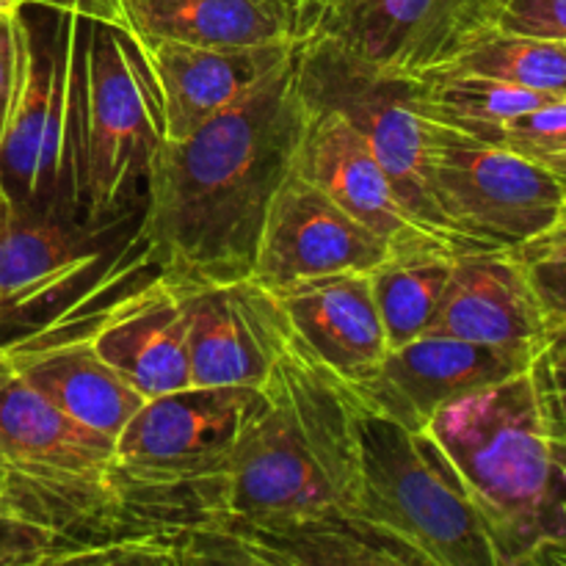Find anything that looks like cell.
<instances>
[{"label": "cell", "mask_w": 566, "mask_h": 566, "mask_svg": "<svg viewBox=\"0 0 566 566\" xmlns=\"http://www.w3.org/2000/svg\"><path fill=\"white\" fill-rule=\"evenodd\" d=\"M287 340L291 324L280 302L252 276L191 287V387H265Z\"/></svg>", "instance_id": "obj_13"}, {"label": "cell", "mask_w": 566, "mask_h": 566, "mask_svg": "<svg viewBox=\"0 0 566 566\" xmlns=\"http://www.w3.org/2000/svg\"><path fill=\"white\" fill-rule=\"evenodd\" d=\"M291 169L352 219L385 238L392 252L429 243L453 249L403 208L376 155L335 108L304 99V122Z\"/></svg>", "instance_id": "obj_14"}, {"label": "cell", "mask_w": 566, "mask_h": 566, "mask_svg": "<svg viewBox=\"0 0 566 566\" xmlns=\"http://www.w3.org/2000/svg\"><path fill=\"white\" fill-rule=\"evenodd\" d=\"M429 70L468 72L528 92L566 97V42L553 39L523 36L497 28H470L448 44Z\"/></svg>", "instance_id": "obj_22"}, {"label": "cell", "mask_w": 566, "mask_h": 566, "mask_svg": "<svg viewBox=\"0 0 566 566\" xmlns=\"http://www.w3.org/2000/svg\"><path fill=\"white\" fill-rule=\"evenodd\" d=\"M431 193L470 249H520L547 230L566 188L539 160L429 119Z\"/></svg>", "instance_id": "obj_8"}, {"label": "cell", "mask_w": 566, "mask_h": 566, "mask_svg": "<svg viewBox=\"0 0 566 566\" xmlns=\"http://www.w3.org/2000/svg\"><path fill=\"white\" fill-rule=\"evenodd\" d=\"M125 564L409 566L365 514L352 387L291 332L224 468Z\"/></svg>", "instance_id": "obj_1"}, {"label": "cell", "mask_w": 566, "mask_h": 566, "mask_svg": "<svg viewBox=\"0 0 566 566\" xmlns=\"http://www.w3.org/2000/svg\"><path fill=\"white\" fill-rule=\"evenodd\" d=\"M539 160L542 166H547V169L553 171V175L562 180V186L566 188V153H556V155H545V158H534Z\"/></svg>", "instance_id": "obj_33"}, {"label": "cell", "mask_w": 566, "mask_h": 566, "mask_svg": "<svg viewBox=\"0 0 566 566\" xmlns=\"http://www.w3.org/2000/svg\"><path fill=\"white\" fill-rule=\"evenodd\" d=\"M3 506L97 547V564L125 528L114 442L75 423L28 385L0 348Z\"/></svg>", "instance_id": "obj_4"}, {"label": "cell", "mask_w": 566, "mask_h": 566, "mask_svg": "<svg viewBox=\"0 0 566 566\" xmlns=\"http://www.w3.org/2000/svg\"><path fill=\"white\" fill-rule=\"evenodd\" d=\"M539 365V359H536ZM542 392H545V409H547V420H551L553 437L566 448V390H556V387L547 385L545 374H542Z\"/></svg>", "instance_id": "obj_32"}, {"label": "cell", "mask_w": 566, "mask_h": 566, "mask_svg": "<svg viewBox=\"0 0 566 566\" xmlns=\"http://www.w3.org/2000/svg\"><path fill=\"white\" fill-rule=\"evenodd\" d=\"M20 64H22L20 11H11V14H0V144H3L11 108H14L17 83H20Z\"/></svg>", "instance_id": "obj_29"}, {"label": "cell", "mask_w": 566, "mask_h": 566, "mask_svg": "<svg viewBox=\"0 0 566 566\" xmlns=\"http://www.w3.org/2000/svg\"><path fill=\"white\" fill-rule=\"evenodd\" d=\"M470 28H497L566 42V0H479L464 31Z\"/></svg>", "instance_id": "obj_27"}, {"label": "cell", "mask_w": 566, "mask_h": 566, "mask_svg": "<svg viewBox=\"0 0 566 566\" xmlns=\"http://www.w3.org/2000/svg\"><path fill=\"white\" fill-rule=\"evenodd\" d=\"M116 25L136 44H298V0H116Z\"/></svg>", "instance_id": "obj_21"}, {"label": "cell", "mask_w": 566, "mask_h": 566, "mask_svg": "<svg viewBox=\"0 0 566 566\" xmlns=\"http://www.w3.org/2000/svg\"><path fill=\"white\" fill-rule=\"evenodd\" d=\"M429 332L517 352H542L551 335L514 249L457 252Z\"/></svg>", "instance_id": "obj_17"}, {"label": "cell", "mask_w": 566, "mask_h": 566, "mask_svg": "<svg viewBox=\"0 0 566 566\" xmlns=\"http://www.w3.org/2000/svg\"><path fill=\"white\" fill-rule=\"evenodd\" d=\"M539 368L547 385L566 390V326H558L547 335L545 348L539 352Z\"/></svg>", "instance_id": "obj_30"}, {"label": "cell", "mask_w": 566, "mask_h": 566, "mask_svg": "<svg viewBox=\"0 0 566 566\" xmlns=\"http://www.w3.org/2000/svg\"><path fill=\"white\" fill-rule=\"evenodd\" d=\"M17 374L75 423L116 446L127 420L147 398L116 374L88 337V315L81 324H44L28 335L0 343Z\"/></svg>", "instance_id": "obj_16"}, {"label": "cell", "mask_w": 566, "mask_h": 566, "mask_svg": "<svg viewBox=\"0 0 566 566\" xmlns=\"http://www.w3.org/2000/svg\"><path fill=\"white\" fill-rule=\"evenodd\" d=\"M3 495H6V470L0 468V503H3Z\"/></svg>", "instance_id": "obj_35"}, {"label": "cell", "mask_w": 566, "mask_h": 566, "mask_svg": "<svg viewBox=\"0 0 566 566\" xmlns=\"http://www.w3.org/2000/svg\"><path fill=\"white\" fill-rule=\"evenodd\" d=\"M423 431L479 509L497 566L566 564V448L539 365L446 403Z\"/></svg>", "instance_id": "obj_3"}, {"label": "cell", "mask_w": 566, "mask_h": 566, "mask_svg": "<svg viewBox=\"0 0 566 566\" xmlns=\"http://www.w3.org/2000/svg\"><path fill=\"white\" fill-rule=\"evenodd\" d=\"M298 44L199 48L182 42L138 44L160 105L164 142H182L258 86Z\"/></svg>", "instance_id": "obj_18"}, {"label": "cell", "mask_w": 566, "mask_h": 566, "mask_svg": "<svg viewBox=\"0 0 566 566\" xmlns=\"http://www.w3.org/2000/svg\"><path fill=\"white\" fill-rule=\"evenodd\" d=\"M296 340L346 385H363L390 352L368 274L313 276L271 291Z\"/></svg>", "instance_id": "obj_19"}, {"label": "cell", "mask_w": 566, "mask_h": 566, "mask_svg": "<svg viewBox=\"0 0 566 566\" xmlns=\"http://www.w3.org/2000/svg\"><path fill=\"white\" fill-rule=\"evenodd\" d=\"M296 59L298 48L191 136L160 144L144 182V263L186 285L252 274L304 122Z\"/></svg>", "instance_id": "obj_2"}, {"label": "cell", "mask_w": 566, "mask_h": 566, "mask_svg": "<svg viewBox=\"0 0 566 566\" xmlns=\"http://www.w3.org/2000/svg\"><path fill=\"white\" fill-rule=\"evenodd\" d=\"M191 287L155 271L125 296L88 315V337L99 357L144 398L191 387L188 296Z\"/></svg>", "instance_id": "obj_15"}, {"label": "cell", "mask_w": 566, "mask_h": 566, "mask_svg": "<svg viewBox=\"0 0 566 566\" xmlns=\"http://www.w3.org/2000/svg\"><path fill=\"white\" fill-rule=\"evenodd\" d=\"M354 429L365 514L409 566H497L479 509L426 431H409L357 396Z\"/></svg>", "instance_id": "obj_5"}, {"label": "cell", "mask_w": 566, "mask_h": 566, "mask_svg": "<svg viewBox=\"0 0 566 566\" xmlns=\"http://www.w3.org/2000/svg\"><path fill=\"white\" fill-rule=\"evenodd\" d=\"M298 3H302V0H298Z\"/></svg>", "instance_id": "obj_37"}, {"label": "cell", "mask_w": 566, "mask_h": 566, "mask_svg": "<svg viewBox=\"0 0 566 566\" xmlns=\"http://www.w3.org/2000/svg\"><path fill=\"white\" fill-rule=\"evenodd\" d=\"M28 0H0V14H11V11H20Z\"/></svg>", "instance_id": "obj_34"}, {"label": "cell", "mask_w": 566, "mask_h": 566, "mask_svg": "<svg viewBox=\"0 0 566 566\" xmlns=\"http://www.w3.org/2000/svg\"><path fill=\"white\" fill-rule=\"evenodd\" d=\"M28 3L72 11V14L88 17V20L116 22V0H28Z\"/></svg>", "instance_id": "obj_31"}, {"label": "cell", "mask_w": 566, "mask_h": 566, "mask_svg": "<svg viewBox=\"0 0 566 566\" xmlns=\"http://www.w3.org/2000/svg\"><path fill=\"white\" fill-rule=\"evenodd\" d=\"M545 313L547 329L566 326V205L534 241L514 249Z\"/></svg>", "instance_id": "obj_26"}, {"label": "cell", "mask_w": 566, "mask_h": 566, "mask_svg": "<svg viewBox=\"0 0 566 566\" xmlns=\"http://www.w3.org/2000/svg\"><path fill=\"white\" fill-rule=\"evenodd\" d=\"M92 230L70 213L20 208L0 197V324L72 285L97 263Z\"/></svg>", "instance_id": "obj_20"}, {"label": "cell", "mask_w": 566, "mask_h": 566, "mask_svg": "<svg viewBox=\"0 0 566 566\" xmlns=\"http://www.w3.org/2000/svg\"><path fill=\"white\" fill-rule=\"evenodd\" d=\"M539 352L492 348L448 335H426L390 348L363 385H348L359 401L409 431H423L446 403L523 374Z\"/></svg>", "instance_id": "obj_12"}, {"label": "cell", "mask_w": 566, "mask_h": 566, "mask_svg": "<svg viewBox=\"0 0 566 566\" xmlns=\"http://www.w3.org/2000/svg\"><path fill=\"white\" fill-rule=\"evenodd\" d=\"M392 252L385 238L287 171L271 197L254 249L252 280L269 291L326 274H370Z\"/></svg>", "instance_id": "obj_11"}, {"label": "cell", "mask_w": 566, "mask_h": 566, "mask_svg": "<svg viewBox=\"0 0 566 566\" xmlns=\"http://www.w3.org/2000/svg\"><path fill=\"white\" fill-rule=\"evenodd\" d=\"M0 197H3V188H0Z\"/></svg>", "instance_id": "obj_36"}, {"label": "cell", "mask_w": 566, "mask_h": 566, "mask_svg": "<svg viewBox=\"0 0 566 566\" xmlns=\"http://www.w3.org/2000/svg\"><path fill=\"white\" fill-rule=\"evenodd\" d=\"M164 144L160 105L138 44L116 22H83L75 216L105 230L144 191Z\"/></svg>", "instance_id": "obj_6"}, {"label": "cell", "mask_w": 566, "mask_h": 566, "mask_svg": "<svg viewBox=\"0 0 566 566\" xmlns=\"http://www.w3.org/2000/svg\"><path fill=\"white\" fill-rule=\"evenodd\" d=\"M497 144L528 158L566 153V97H553L514 116L501 130Z\"/></svg>", "instance_id": "obj_28"}, {"label": "cell", "mask_w": 566, "mask_h": 566, "mask_svg": "<svg viewBox=\"0 0 566 566\" xmlns=\"http://www.w3.org/2000/svg\"><path fill=\"white\" fill-rule=\"evenodd\" d=\"M457 252L446 247L396 249L368 274L387 346L396 348L429 332L448 287Z\"/></svg>", "instance_id": "obj_24"}, {"label": "cell", "mask_w": 566, "mask_h": 566, "mask_svg": "<svg viewBox=\"0 0 566 566\" xmlns=\"http://www.w3.org/2000/svg\"><path fill=\"white\" fill-rule=\"evenodd\" d=\"M97 564V547L0 503V566Z\"/></svg>", "instance_id": "obj_25"}, {"label": "cell", "mask_w": 566, "mask_h": 566, "mask_svg": "<svg viewBox=\"0 0 566 566\" xmlns=\"http://www.w3.org/2000/svg\"><path fill=\"white\" fill-rule=\"evenodd\" d=\"M412 88L415 105L426 119L492 144H497L501 130L514 116L553 99L551 94L528 92L490 77L442 70L415 75Z\"/></svg>", "instance_id": "obj_23"}, {"label": "cell", "mask_w": 566, "mask_h": 566, "mask_svg": "<svg viewBox=\"0 0 566 566\" xmlns=\"http://www.w3.org/2000/svg\"><path fill=\"white\" fill-rule=\"evenodd\" d=\"M296 61L302 97L346 116L387 171L403 208L448 247L468 252L431 193L429 119L415 105L412 77L385 75L318 44H298Z\"/></svg>", "instance_id": "obj_9"}, {"label": "cell", "mask_w": 566, "mask_h": 566, "mask_svg": "<svg viewBox=\"0 0 566 566\" xmlns=\"http://www.w3.org/2000/svg\"><path fill=\"white\" fill-rule=\"evenodd\" d=\"M48 11L50 25H33L25 6L20 9L22 64L0 144V188L20 208L75 216L77 81L86 17L50 6Z\"/></svg>", "instance_id": "obj_7"}, {"label": "cell", "mask_w": 566, "mask_h": 566, "mask_svg": "<svg viewBox=\"0 0 566 566\" xmlns=\"http://www.w3.org/2000/svg\"><path fill=\"white\" fill-rule=\"evenodd\" d=\"M479 0H302L298 44L329 48L398 77L429 70L468 28Z\"/></svg>", "instance_id": "obj_10"}]
</instances>
